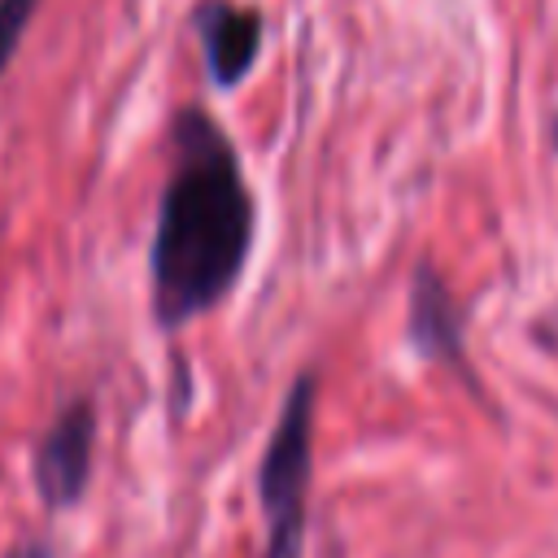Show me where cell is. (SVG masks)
I'll use <instances>...</instances> for the list:
<instances>
[{
  "instance_id": "7",
  "label": "cell",
  "mask_w": 558,
  "mask_h": 558,
  "mask_svg": "<svg viewBox=\"0 0 558 558\" xmlns=\"http://www.w3.org/2000/svg\"><path fill=\"white\" fill-rule=\"evenodd\" d=\"M13 558H52V549H48V545H39V541H31V545H22Z\"/></svg>"
},
{
  "instance_id": "6",
  "label": "cell",
  "mask_w": 558,
  "mask_h": 558,
  "mask_svg": "<svg viewBox=\"0 0 558 558\" xmlns=\"http://www.w3.org/2000/svg\"><path fill=\"white\" fill-rule=\"evenodd\" d=\"M44 0H0V74L9 70L22 35L31 31V17L39 13Z\"/></svg>"
},
{
  "instance_id": "5",
  "label": "cell",
  "mask_w": 558,
  "mask_h": 558,
  "mask_svg": "<svg viewBox=\"0 0 558 558\" xmlns=\"http://www.w3.org/2000/svg\"><path fill=\"white\" fill-rule=\"evenodd\" d=\"M405 336L418 353L453 366L466 375V349H462V310L449 296L445 279L423 262L410 283V314H405Z\"/></svg>"
},
{
  "instance_id": "8",
  "label": "cell",
  "mask_w": 558,
  "mask_h": 558,
  "mask_svg": "<svg viewBox=\"0 0 558 558\" xmlns=\"http://www.w3.org/2000/svg\"><path fill=\"white\" fill-rule=\"evenodd\" d=\"M554 140H558V126H554Z\"/></svg>"
},
{
  "instance_id": "2",
  "label": "cell",
  "mask_w": 558,
  "mask_h": 558,
  "mask_svg": "<svg viewBox=\"0 0 558 558\" xmlns=\"http://www.w3.org/2000/svg\"><path fill=\"white\" fill-rule=\"evenodd\" d=\"M310 475H314V375L301 371L288 384V397L257 462V501L266 514V545L257 558H301Z\"/></svg>"
},
{
  "instance_id": "4",
  "label": "cell",
  "mask_w": 558,
  "mask_h": 558,
  "mask_svg": "<svg viewBox=\"0 0 558 558\" xmlns=\"http://www.w3.org/2000/svg\"><path fill=\"white\" fill-rule=\"evenodd\" d=\"M192 31L201 39L209 78L222 92L240 87L253 74L257 52H262V35H266V22L257 9L235 4V0H205L192 9Z\"/></svg>"
},
{
  "instance_id": "3",
  "label": "cell",
  "mask_w": 558,
  "mask_h": 558,
  "mask_svg": "<svg viewBox=\"0 0 558 558\" xmlns=\"http://www.w3.org/2000/svg\"><path fill=\"white\" fill-rule=\"evenodd\" d=\"M92 453H96V401L74 397L52 414L44 436L35 440L31 475L39 488V501L48 510H65L87 493L92 480Z\"/></svg>"
},
{
  "instance_id": "1",
  "label": "cell",
  "mask_w": 558,
  "mask_h": 558,
  "mask_svg": "<svg viewBox=\"0 0 558 558\" xmlns=\"http://www.w3.org/2000/svg\"><path fill=\"white\" fill-rule=\"evenodd\" d=\"M170 148L174 166L148 244V305L161 331H179L222 305L257 235V205L240 153L205 109L174 113Z\"/></svg>"
}]
</instances>
